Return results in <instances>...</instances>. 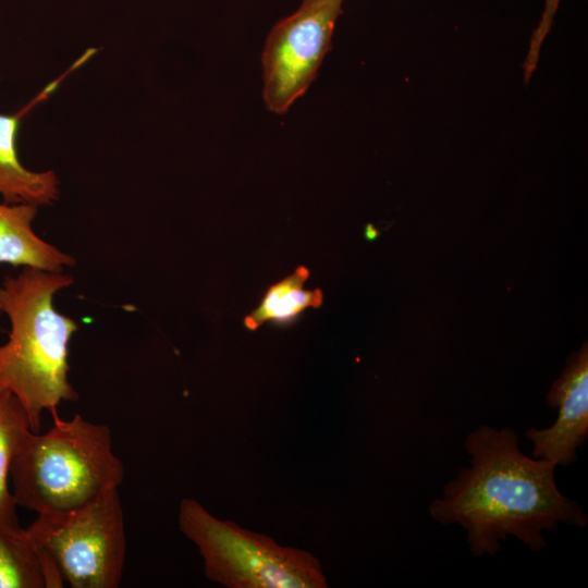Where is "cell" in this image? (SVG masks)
Segmentation results:
<instances>
[{
  "instance_id": "cell-1",
  "label": "cell",
  "mask_w": 588,
  "mask_h": 588,
  "mask_svg": "<svg viewBox=\"0 0 588 588\" xmlns=\"http://www.w3.org/2000/svg\"><path fill=\"white\" fill-rule=\"evenodd\" d=\"M464 446L469 466L443 487L429 513L442 525L464 528L474 556L497 553L509 536L537 552L546 547L543 531L587 525L577 503L560 492L556 465L525 455L511 428L482 425Z\"/></svg>"
},
{
  "instance_id": "cell-2",
  "label": "cell",
  "mask_w": 588,
  "mask_h": 588,
  "mask_svg": "<svg viewBox=\"0 0 588 588\" xmlns=\"http://www.w3.org/2000/svg\"><path fill=\"white\" fill-rule=\"evenodd\" d=\"M73 282L70 274L24 268L0 283V311L10 322L0 345V388L22 404L33 432L39 431L44 412L78 399L69 380V343L78 326L52 303Z\"/></svg>"
},
{
  "instance_id": "cell-3",
  "label": "cell",
  "mask_w": 588,
  "mask_h": 588,
  "mask_svg": "<svg viewBox=\"0 0 588 588\" xmlns=\"http://www.w3.org/2000/svg\"><path fill=\"white\" fill-rule=\"evenodd\" d=\"M51 415L53 426L46 433L25 432L10 465L16 506L37 515L83 507L118 489L124 478L107 425L78 414L69 420L61 419L58 411Z\"/></svg>"
},
{
  "instance_id": "cell-4",
  "label": "cell",
  "mask_w": 588,
  "mask_h": 588,
  "mask_svg": "<svg viewBox=\"0 0 588 588\" xmlns=\"http://www.w3.org/2000/svg\"><path fill=\"white\" fill-rule=\"evenodd\" d=\"M180 530L194 542L207 578L229 588H326L317 558L212 516L199 502L179 505Z\"/></svg>"
},
{
  "instance_id": "cell-5",
  "label": "cell",
  "mask_w": 588,
  "mask_h": 588,
  "mask_svg": "<svg viewBox=\"0 0 588 588\" xmlns=\"http://www.w3.org/2000/svg\"><path fill=\"white\" fill-rule=\"evenodd\" d=\"M26 531L38 549L51 588H118L126 535L118 489L77 510L37 515Z\"/></svg>"
},
{
  "instance_id": "cell-6",
  "label": "cell",
  "mask_w": 588,
  "mask_h": 588,
  "mask_svg": "<svg viewBox=\"0 0 588 588\" xmlns=\"http://www.w3.org/2000/svg\"><path fill=\"white\" fill-rule=\"evenodd\" d=\"M343 0H303L270 30L261 53L262 98L267 109L284 114L315 79L331 48Z\"/></svg>"
},
{
  "instance_id": "cell-7",
  "label": "cell",
  "mask_w": 588,
  "mask_h": 588,
  "mask_svg": "<svg viewBox=\"0 0 588 588\" xmlns=\"http://www.w3.org/2000/svg\"><path fill=\"white\" fill-rule=\"evenodd\" d=\"M547 403L558 408L548 428L530 427L526 438L532 457L567 466L577 461V449L588 437V347L585 343L567 359L561 376L547 393Z\"/></svg>"
},
{
  "instance_id": "cell-8",
  "label": "cell",
  "mask_w": 588,
  "mask_h": 588,
  "mask_svg": "<svg viewBox=\"0 0 588 588\" xmlns=\"http://www.w3.org/2000/svg\"><path fill=\"white\" fill-rule=\"evenodd\" d=\"M63 76L46 86L30 102L14 114L0 113V195L5 203L49 206L59 199L60 182L52 170L36 172L23 166L16 138L22 119L46 100Z\"/></svg>"
},
{
  "instance_id": "cell-9",
  "label": "cell",
  "mask_w": 588,
  "mask_h": 588,
  "mask_svg": "<svg viewBox=\"0 0 588 588\" xmlns=\"http://www.w3.org/2000/svg\"><path fill=\"white\" fill-rule=\"evenodd\" d=\"M37 212L33 204L0 203V264L62 272L75 259L35 233Z\"/></svg>"
},
{
  "instance_id": "cell-10",
  "label": "cell",
  "mask_w": 588,
  "mask_h": 588,
  "mask_svg": "<svg viewBox=\"0 0 588 588\" xmlns=\"http://www.w3.org/2000/svg\"><path fill=\"white\" fill-rule=\"evenodd\" d=\"M308 277L309 270L301 266L291 274L270 285L258 306L244 318L245 328L256 330L265 322L289 326L294 323L306 309L320 307L322 292L320 289L305 287Z\"/></svg>"
},
{
  "instance_id": "cell-11",
  "label": "cell",
  "mask_w": 588,
  "mask_h": 588,
  "mask_svg": "<svg viewBox=\"0 0 588 588\" xmlns=\"http://www.w3.org/2000/svg\"><path fill=\"white\" fill-rule=\"evenodd\" d=\"M0 588H51L42 558L26 529L1 523Z\"/></svg>"
},
{
  "instance_id": "cell-12",
  "label": "cell",
  "mask_w": 588,
  "mask_h": 588,
  "mask_svg": "<svg viewBox=\"0 0 588 588\" xmlns=\"http://www.w3.org/2000/svg\"><path fill=\"white\" fill-rule=\"evenodd\" d=\"M30 430L26 413L19 400L0 388V523L22 528L16 516V503L9 486L10 465L19 442Z\"/></svg>"
},
{
  "instance_id": "cell-13",
  "label": "cell",
  "mask_w": 588,
  "mask_h": 588,
  "mask_svg": "<svg viewBox=\"0 0 588 588\" xmlns=\"http://www.w3.org/2000/svg\"><path fill=\"white\" fill-rule=\"evenodd\" d=\"M560 0H544V9L538 26L535 28L526 59L523 63L524 81L527 84L536 70L541 45L551 29L555 12L559 8Z\"/></svg>"
},
{
  "instance_id": "cell-14",
  "label": "cell",
  "mask_w": 588,
  "mask_h": 588,
  "mask_svg": "<svg viewBox=\"0 0 588 588\" xmlns=\"http://www.w3.org/2000/svg\"><path fill=\"white\" fill-rule=\"evenodd\" d=\"M379 234H380L379 231L372 224H367L366 225V228H365V237L368 241L376 240L379 236Z\"/></svg>"
}]
</instances>
